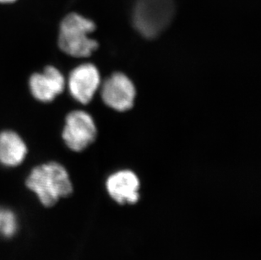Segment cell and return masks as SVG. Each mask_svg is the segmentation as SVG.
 <instances>
[{"label": "cell", "mask_w": 261, "mask_h": 260, "mask_svg": "<svg viewBox=\"0 0 261 260\" xmlns=\"http://www.w3.org/2000/svg\"><path fill=\"white\" fill-rule=\"evenodd\" d=\"M27 185L45 206L56 204L60 197L72 193V184L66 169L57 162L40 165L32 170Z\"/></svg>", "instance_id": "1"}, {"label": "cell", "mask_w": 261, "mask_h": 260, "mask_svg": "<svg viewBox=\"0 0 261 260\" xmlns=\"http://www.w3.org/2000/svg\"><path fill=\"white\" fill-rule=\"evenodd\" d=\"M96 29L93 21L71 13L62 20L59 29L60 49L69 56L86 58L96 50L98 43L88 37Z\"/></svg>", "instance_id": "2"}, {"label": "cell", "mask_w": 261, "mask_h": 260, "mask_svg": "<svg viewBox=\"0 0 261 260\" xmlns=\"http://www.w3.org/2000/svg\"><path fill=\"white\" fill-rule=\"evenodd\" d=\"M174 10L173 0H138L134 9V25L144 37L154 38L170 24Z\"/></svg>", "instance_id": "3"}, {"label": "cell", "mask_w": 261, "mask_h": 260, "mask_svg": "<svg viewBox=\"0 0 261 260\" xmlns=\"http://www.w3.org/2000/svg\"><path fill=\"white\" fill-rule=\"evenodd\" d=\"M62 136L70 150L77 152L86 150L96 137V125L91 116L84 111L69 113Z\"/></svg>", "instance_id": "4"}, {"label": "cell", "mask_w": 261, "mask_h": 260, "mask_svg": "<svg viewBox=\"0 0 261 260\" xmlns=\"http://www.w3.org/2000/svg\"><path fill=\"white\" fill-rule=\"evenodd\" d=\"M104 103L118 112L129 110L136 98L132 81L122 73H115L105 81L101 87Z\"/></svg>", "instance_id": "5"}, {"label": "cell", "mask_w": 261, "mask_h": 260, "mask_svg": "<svg viewBox=\"0 0 261 260\" xmlns=\"http://www.w3.org/2000/svg\"><path fill=\"white\" fill-rule=\"evenodd\" d=\"M68 84L71 96L80 103L87 104L100 86V74L93 64H82L72 70Z\"/></svg>", "instance_id": "6"}, {"label": "cell", "mask_w": 261, "mask_h": 260, "mask_svg": "<svg viewBox=\"0 0 261 260\" xmlns=\"http://www.w3.org/2000/svg\"><path fill=\"white\" fill-rule=\"evenodd\" d=\"M29 85L35 98L42 102H51L64 91L65 80L59 69L47 66L42 73L32 74Z\"/></svg>", "instance_id": "7"}, {"label": "cell", "mask_w": 261, "mask_h": 260, "mask_svg": "<svg viewBox=\"0 0 261 260\" xmlns=\"http://www.w3.org/2000/svg\"><path fill=\"white\" fill-rule=\"evenodd\" d=\"M138 177L131 171H120L112 175L107 182V188L113 199L117 202L136 203L139 199Z\"/></svg>", "instance_id": "8"}, {"label": "cell", "mask_w": 261, "mask_h": 260, "mask_svg": "<svg viewBox=\"0 0 261 260\" xmlns=\"http://www.w3.org/2000/svg\"><path fill=\"white\" fill-rule=\"evenodd\" d=\"M28 154V147L20 135L13 131L0 134V163L5 167H17Z\"/></svg>", "instance_id": "9"}, {"label": "cell", "mask_w": 261, "mask_h": 260, "mask_svg": "<svg viewBox=\"0 0 261 260\" xmlns=\"http://www.w3.org/2000/svg\"><path fill=\"white\" fill-rule=\"evenodd\" d=\"M18 221L13 211L0 208V237L11 238L17 231Z\"/></svg>", "instance_id": "10"}, {"label": "cell", "mask_w": 261, "mask_h": 260, "mask_svg": "<svg viewBox=\"0 0 261 260\" xmlns=\"http://www.w3.org/2000/svg\"><path fill=\"white\" fill-rule=\"evenodd\" d=\"M16 1V0H0V3L3 4H10V3H13Z\"/></svg>", "instance_id": "11"}]
</instances>
